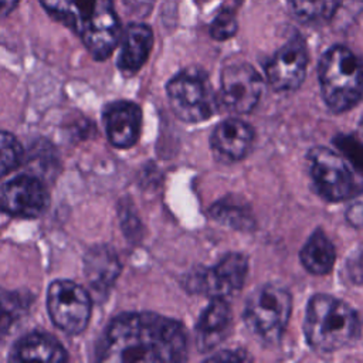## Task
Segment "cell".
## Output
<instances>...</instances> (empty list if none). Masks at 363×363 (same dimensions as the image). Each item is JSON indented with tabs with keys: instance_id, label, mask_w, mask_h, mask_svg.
<instances>
[{
	"instance_id": "obj_12",
	"label": "cell",
	"mask_w": 363,
	"mask_h": 363,
	"mask_svg": "<svg viewBox=\"0 0 363 363\" xmlns=\"http://www.w3.org/2000/svg\"><path fill=\"white\" fill-rule=\"evenodd\" d=\"M308 51L302 38H294L282 45L265 65L271 86L277 91H295L305 79Z\"/></svg>"
},
{
	"instance_id": "obj_5",
	"label": "cell",
	"mask_w": 363,
	"mask_h": 363,
	"mask_svg": "<svg viewBox=\"0 0 363 363\" xmlns=\"http://www.w3.org/2000/svg\"><path fill=\"white\" fill-rule=\"evenodd\" d=\"M292 309L288 289L264 284L250 294L244 308V322L250 332L265 343L278 342L285 332Z\"/></svg>"
},
{
	"instance_id": "obj_14",
	"label": "cell",
	"mask_w": 363,
	"mask_h": 363,
	"mask_svg": "<svg viewBox=\"0 0 363 363\" xmlns=\"http://www.w3.org/2000/svg\"><path fill=\"white\" fill-rule=\"evenodd\" d=\"M252 128L238 118H227L221 121L210 136V145L216 156L228 162L245 157L252 147Z\"/></svg>"
},
{
	"instance_id": "obj_22",
	"label": "cell",
	"mask_w": 363,
	"mask_h": 363,
	"mask_svg": "<svg viewBox=\"0 0 363 363\" xmlns=\"http://www.w3.org/2000/svg\"><path fill=\"white\" fill-rule=\"evenodd\" d=\"M211 217L214 220H217L218 223L231 225L234 228H248L254 224L252 216L248 211V207L241 204V203H235L234 200L227 201H218L216 203L211 210Z\"/></svg>"
},
{
	"instance_id": "obj_16",
	"label": "cell",
	"mask_w": 363,
	"mask_h": 363,
	"mask_svg": "<svg viewBox=\"0 0 363 363\" xmlns=\"http://www.w3.org/2000/svg\"><path fill=\"white\" fill-rule=\"evenodd\" d=\"M84 264L85 277L92 292L98 296L106 295L121 272V262L113 248L108 245L89 248Z\"/></svg>"
},
{
	"instance_id": "obj_24",
	"label": "cell",
	"mask_w": 363,
	"mask_h": 363,
	"mask_svg": "<svg viewBox=\"0 0 363 363\" xmlns=\"http://www.w3.org/2000/svg\"><path fill=\"white\" fill-rule=\"evenodd\" d=\"M237 18L231 10H223L210 24V35L214 40L224 41L237 33Z\"/></svg>"
},
{
	"instance_id": "obj_2",
	"label": "cell",
	"mask_w": 363,
	"mask_h": 363,
	"mask_svg": "<svg viewBox=\"0 0 363 363\" xmlns=\"http://www.w3.org/2000/svg\"><path fill=\"white\" fill-rule=\"evenodd\" d=\"M58 21L69 27L95 60H106L121 40V23L112 0H40Z\"/></svg>"
},
{
	"instance_id": "obj_9",
	"label": "cell",
	"mask_w": 363,
	"mask_h": 363,
	"mask_svg": "<svg viewBox=\"0 0 363 363\" xmlns=\"http://www.w3.org/2000/svg\"><path fill=\"white\" fill-rule=\"evenodd\" d=\"M47 309L52 323L69 335L81 333L91 316L88 292L69 279H55L47 291Z\"/></svg>"
},
{
	"instance_id": "obj_6",
	"label": "cell",
	"mask_w": 363,
	"mask_h": 363,
	"mask_svg": "<svg viewBox=\"0 0 363 363\" xmlns=\"http://www.w3.org/2000/svg\"><path fill=\"white\" fill-rule=\"evenodd\" d=\"M166 94L173 113L187 123L210 119L220 106L207 74L197 68L174 75L166 85Z\"/></svg>"
},
{
	"instance_id": "obj_18",
	"label": "cell",
	"mask_w": 363,
	"mask_h": 363,
	"mask_svg": "<svg viewBox=\"0 0 363 363\" xmlns=\"http://www.w3.org/2000/svg\"><path fill=\"white\" fill-rule=\"evenodd\" d=\"M68 359L65 347L50 333L31 332L20 337L11 347L9 360H41V362H65Z\"/></svg>"
},
{
	"instance_id": "obj_15",
	"label": "cell",
	"mask_w": 363,
	"mask_h": 363,
	"mask_svg": "<svg viewBox=\"0 0 363 363\" xmlns=\"http://www.w3.org/2000/svg\"><path fill=\"white\" fill-rule=\"evenodd\" d=\"M231 309L225 298H211L196 325V343L200 352H211L228 335Z\"/></svg>"
},
{
	"instance_id": "obj_11",
	"label": "cell",
	"mask_w": 363,
	"mask_h": 363,
	"mask_svg": "<svg viewBox=\"0 0 363 363\" xmlns=\"http://www.w3.org/2000/svg\"><path fill=\"white\" fill-rule=\"evenodd\" d=\"M50 196L44 183L33 174H18L0 184V210L23 218L41 216Z\"/></svg>"
},
{
	"instance_id": "obj_26",
	"label": "cell",
	"mask_w": 363,
	"mask_h": 363,
	"mask_svg": "<svg viewBox=\"0 0 363 363\" xmlns=\"http://www.w3.org/2000/svg\"><path fill=\"white\" fill-rule=\"evenodd\" d=\"M20 0H0V17L10 14Z\"/></svg>"
},
{
	"instance_id": "obj_23",
	"label": "cell",
	"mask_w": 363,
	"mask_h": 363,
	"mask_svg": "<svg viewBox=\"0 0 363 363\" xmlns=\"http://www.w3.org/2000/svg\"><path fill=\"white\" fill-rule=\"evenodd\" d=\"M23 162V146L17 138L0 130V177L17 169Z\"/></svg>"
},
{
	"instance_id": "obj_10",
	"label": "cell",
	"mask_w": 363,
	"mask_h": 363,
	"mask_svg": "<svg viewBox=\"0 0 363 363\" xmlns=\"http://www.w3.org/2000/svg\"><path fill=\"white\" fill-rule=\"evenodd\" d=\"M220 104L230 112H251L264 91V79L248 62L227 65L220 78Z\"/></svg>"
},
{
	"instance_id": "obj_21",
	"label": "cell",
	"mask_w": 363,
	"mask_h": 363,
	"mask_svg": "<svg viewBox=\"0 0 363 363\" xmlns=\"http://www.w3.org/2000/svg\"><path fill=\"white\" fill-rule=\"evenodd\" d=\"M292 13L305 23L326 21L337 10L340 0H288Z\"/></svg>"
},
{
	"instance_id": "obj_4",
	"label": "cell",
	"mask_w": 363,
	"mask_h": 363,
	"mask_svg": "<svg viewBox=\"0 0 363 363\" xmlns=\"http://www.w3.org/2000/svg\"><path fill=\"white\" fill-rule=\"evenodd\" d=\"M319 84L328 108L336 113L363 96V60L343 45L330 47L319 62Z\"/></svg>"
},
{
	"instance_id": "obj_19",
	"label": "cell",
	"mask_w": 363,
	"mask_h": 363,
	"mask_svg": "<svg viewBox=\"0 0 363 363\" xmlns=\"http://www.w3.org/2000/svg\"><path fill=\"white\" fill-rule=\"evenodd\" d=\"M299 259L306 271L315 275L330 272L336 259L335 245L323 230L316 228L299 252Z\"/></svg>"
},
{
	"instance_id": "obj_7",
	"label": "cell",
	"mask_w": 363,
	"mask_h": 363,
	"mask_svg": "<svg viewBox=\"0 0 363 363\" xmlns=\"http://www.w3.org/2000/svg\"><path fill=\"white\" fill-rule=\"evenodd\" d=\"M309 170L318 193L329 201H342L363 191V177L346 156L323 146L309 155Z\"/></svg>"
},
{
	"instance_id": "obj_25",
	"label": "cell",
	"mask_w": 363,
	"mask_h": 363,
	"mask_svg": "<svg viewBox=\"0 0 363 363\" xmlns=\"http://www.w3.org/2000/svg\"><path fill=\"white\" fill-rule=\"evenodd\" d=\"M245 359H247L245 353H242V352H231V350H225V352H221V353H217V354L208 357V360H213V362H218V360L241 362V360H245Z\"/></svg>"
},
{
	"instance_id": "obj_1",
	"label": "cell",
	"mask_w": 363,
	"mask_h": 363,
	"mask_svg": "<svg viewBox=\"0 0 363 363\" xmlns=\"http://www.w3.org/2000/svg\"><path fill=\"white\" fill-rule=\"evenodd\" d=\"M187 336L180 322L153 312H126L106 326L98 347L99 362H183Z\"/></svg>"
},
{
	"instance_id": "obj_8",
	"label": "cell",
	"mask_w": 363,
	"mask_h": 363,
	"mask_svg": "<svg viewBox=\"0 0 363 363\" xmlns=\"http://www.w3.org/2000/svg\"><path fill=\"white\" fill-rule=\"evenodd\" d=\"M247 271V257L240 252H228L214 267L190 272L184 284L191 294L204 295L210 299L227 298L242 288Z\"/></svg>"
},
{
	"instance_id": "obj_13",
	"label": "cell",
	"mask_w": 363,
	"mask_h": 363,
	"mask_svg": "<svg viewBox=\"0 0 363 363\" xmlns=\"http://www.w3.org/2000/svg\"><path fill=\"white\" fill-rule=\"evenodd\" d=\"M102 119L109 142L115 147L126 149L136 143L140 126L142 111L130 101H115L104 108Z\"/></svg>"
},
{
	"instance_id": "obj_17",
	"label": "cell",
	"mask_w": 363,
	"mask_h": 363,
	"mask_svg": "<svg viewBox=\"0 0 363 363\" xmlns=\"http://www.w3.org/2000/svg\"><path fill=\"white\" fill-rule=\"evenodd\" d=\"M152 47L153 33L149 26L140 23L128 26L122 37L118 68L126 75L135 74L146 62Z\"/></svg>"
},
{
	"instance_id": "obj_3",
	"label": "cell",
	"mask_w": 363,
	"mask_h": 363,
	"mask_svg": "<svg viewBox=\"0 0 363 363\" xmlns=\"http://www.w3.org/2000/svg\"><path fill=\"white\" fill-rule=\"evenodd\" d=\"M359 332V318L342 299L318 294L309 299L303 320L308 345L319 353H332L349 345Z\"/></svg>"
},
{
	"instance_id": "obj_20",
	"label": "cell",
	"mask_w": 363,
	"mask_h": 363,
	"mask_svg": "<svg viewBox=\"0 0 363 363\" xmlns=\"http://www.w3.org/2000/svg\"><path fill=\"white\" fill-rule=\"evenodd\" d=\"M27 308L28 302L21 294L0 288V340L13 332Z\"/></svg>"
},
{
	"instance_id": "obj_27",
	"label": "cell",
	"mask_w": 363,
	"mask_h": 363,
	"mask_svg": "<svg viewBox=\"0 0 363 363\" xmlns=\"http://www.w3.org/2000/svg\"><path fill=\"white\" fill-rule=\"evenodd\" d=\"M362 143H363V119L359 122V126H357V136H356Z\"/></svg>"
}]
</instances>
